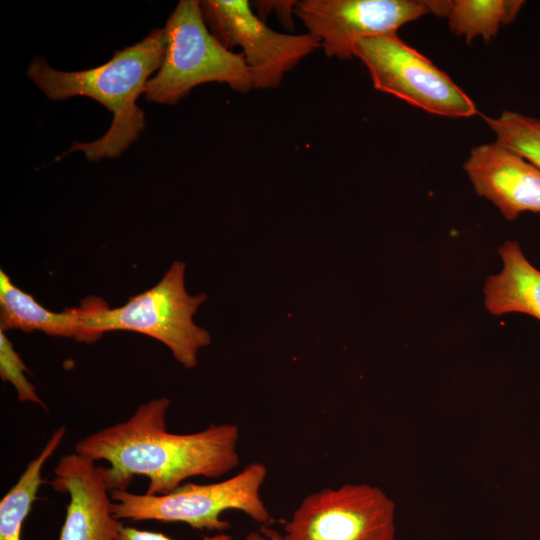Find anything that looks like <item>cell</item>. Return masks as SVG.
<instances>
[{
    "mask_svg": "<svg viewBox=\"0 0 540 540\" xmlns=\"http://www.w3.org/2000/svg\"><path fill=\"white\" fill-rule=\"evenodd\" d=\"M167 397L140 404L127 420L82 438L74 452L101 465L110 491L125 490L134 476L149 479L147 495H165L189 478H218L239 465L240 431L235 424H210L201 431L168 432Z\"/></svg>",
    "mask_w": 540,
    "mask_h": 540,
    "instance_id": "obj_1",
    "label": "cell"
},
{
    "mask_svg": "<svg viewBox=\"0 0 540 540\" xmlns=\"http://www.w3.org/2000/svg\"><path fill=\"white\" fill-rule=\"evenodd\" d=\"M164 28L153 29L143 40L114 52L98 67L66 72L52 68L36 56L27 77L53 101L87 96L104 105L113 115L109 130L92 142H74L61 156L82 151L90 161L120 156L145 128L144 111L136 101L144 94L150 75L158 71L165 55Z\"/></svg>",
    "mask_w": 540,
    "mask_h": 540,
    "instance_id": "obj_2",
    "label": "cell"
},
{
    "mask_svg": "<svg viewBox=\"0 0 540 540\" xmlns=\"http://www.w3.org/2000/svg\"><path fill=\"white\" fill-rule=\"evenodd\" d=\"M165 55L145 87V99L174 105L201 84H227L239 93L253 87L241 52L224 47L207 27L197 0H181L164 27Z\"/></svg>",
    "mask_w": 540,
    "mask_h": 540,
    "instance_id": "obj_3",
    "label": "cell"
},
{
    "mask_svg": "<svg viewBox=\"0 0 540 540\" xmlns=\"http://www.w3.org/2000/svg\"><path fill=\"white\" fill-rule=\"evenodd\" d=\"M185 266L174 261L157 284L131 296L123 306L109 308L104 300L93 297L86 328L99 339L115 330L150 336L165 344L185 368L196 367L198 352L210 344L211 337L192 317L207 296L187 293Z\"/></svg>",
    "mask_w": 540,
    "mask_h": 540,
    "instance_id": "obj_4",
    "label": "cell"
},
{
    "mask_svg": "<svg viewBox=\"0 0 540 540\" xmlns=\"http://www.w3.org/2000/svg\"><path fill=\"white\" fill-rule=\"evenodd\" d=\"M266 476V466L255 461L226 480L185 483L165 495L112 490L113 514L118 520L182 522L198 530L224 531L230 523L221 519V514L238 510L260 524H268L272 518L261 498Z\"/></svg>",
    "mask_w": 540,
    "mask_h": 540,
    "instance_id": "obj_5",
    "label": "cell"
},
{
    "mask_svg": "<svg viewBox=\"0 0 540 540\" xmlns=\"http://www.w3.org/2000/svg\"><path fill=\"white\" fill-rule=\"evenodd\" d=\"M354 57L364 63L376 90L440 116L471 117L478 113L470 97L397 32L357 41Z\"/></svg>",
    "mask_w": 540,
    "mask_h": 540,
    "instance_id": "obj_6",
    "label": "cell"
},
{
    "mask_svg": "<svg viewBox=\"0 0 540 540\" xmlns=\"http://www.w3.org/2000/svg\"><path fill=\"white\" fill-rule=\"evenodd\" d=\"M395 503L379 487L344 484L302 499L282 540H395Z\"/></svg>",
    "mask_w": 540,
    "mask_h": 540,
    "instance_id": "obj_7",
    "label": "cell"
},
{
    "mask_svg": "<svg viewBox=\"0 0 540 540\" xmlns=\"http://www.w3.org/2000/svg\"><path fill=\"white\" fill-rule=\"evenodd\" d=\"M200 6L207 27L218 41L229 50L241 48L254 89L278 87L287 72L321 48L320 40L310 33L274 31L247 0H204Z\"/></svg>",
    "mask_w": 540,
    "mask_h": 540,
    "instance_id": "obj_8",
    "label": "cell"
},
{
    "mask_svg": "<svg viewBox=\"0 0 540 540\" xmlns=\"http://www.w3.org/2000/svg\"><path fill=\"white\" fill-rule=\"evenodd\" d=\"M428 13L426 0H300L294 8L324 53L341 60L354 57L357 41L397 32Z\"/></svg>",
    "mask_w": 540,
    "mask_h": 540,
    "instance_id": "obj_9",
    "label": "cell"
},
{
    "mask_svg": "<svg viewBox=\"0 0 540 540\" xmlns=\"http://www.w3.org/2000/svg\"><path fill=\"white\" fill-rule=\"evenodd\" d=\"M52 488L69 496L58 540H117L121 523L113 514L101 466L76 452L62 456L53 470Z\"/></svg>",
    "mask_w": 540,
    "mask_h": 540,
    "instance_id": "obj_10",
    "label": "cell"
},
{
    "mask_svg": "<svg viewBox=\"0 0 540 540\" xmlns=\"http://www.w3.org/2000/svg\"><path fill=\"white\" fill-rule=\"evenodd\" d=\"M463 168L476 193L491 201L507 221L540 213V169L495 143L474 147Z\"/></svg>",
    "mask_w": 540,
    "mask_h": 540,
    "instance_id": "obj_11",
    "label": "cell"
},
{
    "mask_svg": "<svg viewBox=\"0 0 540 540\" xmlns=\"http://www.w3.org/2000/svg\"><path fill=\"white\" fill-rule=\"evenodd\" d=\"M90 309V298L77 308L53 312L41 306L32 295L18 288L0 270V331L21 330L25 333L41 331L50 336L70 337L78 342L99 340L85 326Z\"/></svg>",
    "mask_w": 540,
    "mask_h": 540,
    "instance_id": "obj_12",
    "label": "cell"
},
{
    "mask_svg": "<svg viewBox=\"0 0 540 540\" xmlns=\"http://www.w3.org/2000/svg\"><path fill=\"white\" fill-rule=\"evenodd\" d=\"M498 253L503 267L486 279V309L495 316L523 313L540 320V271L527 260L516 241H506Z\"/></svg>",
    "mask_w": 540,
    "mask_h": 540,
    "instance_id": "obj_13",
    "label": "cell"
},
{
    "mask_svg": "<svg viewBox=\"0 0 540 540\" xmlns=\"http://www.w3.org/2000/svg\"><path fill=\"white\" fill-rule=\"evenodd\" d=\"M430 13L447 18L456 36L470 44L478 36L484 42L496 37L503 25L515 20L524 5L522 0H426Z\"/></svg>",
    "mask_w": 540,
    "mask_h": 540,
    "instance_id": "obj_14",
    "label": "cell"
},
{
    "mask_svg": "<svg viewBox=\"0 0 540 540\" xmlns=\"http://www.w3.org/2000/svg\"><path fill=\"white\" fill-rule=\"evenodd\" d=\"M66 429H56L40 453L31 460L17 482L0 501V540H21V530L43 483L41 473L46 461L63 441Z\"/></svg>",
    "mask_w": 540,
    "mask_h": 540,
    "instance_id": "obj_15",
    "label": "cell"
},
{
    "mask_svg": "<svg viewBox=\"0 0 540 540\" xmlns=\"http://www.w3.org/2000/svg\"><path fill=\"white\" fill-rule=\"evenodd\" d=\"M498 144L519 154L540 169V118L514 111L498 117L483 116Z\"/></svg>",
    "mask_w": 540,
    "mask_h": 540,
    "instance_id": "obj_16",
    "label": "cell"
},
{
    "mask_svg": "<svg viewBox=\"0 0 540 540\" xmlns=\"http://www.w3.org/2000/svg\"><path fill=\"white\" fill-rule=\"evenodd\" d=\"M27 371L28 368L15 351L5 332L0 331V377L2 381L9 382L14 386L20 402H32L46 408L38 396L35 386L26 378L24 372Z\"/></svg>",
    "mask_w": 540,
    "mask_h": 540,
    "instance_id": "obj_17",
    "label": "cell"
},
{
    "mask_svg": "<svg viewBox=\"0 0 540 540\" xmlns=\"http://www.w3.org/2000/svg\"><path fill=\"white\" fill-rule=\"evenodd\" d=\"M297 1L295 0H283V1H253L251 2L252 9L256 15L264 21V18L272 13L278 16L281 23L287 27H294L293 15L294 8Z\"/></svg>",
    "mask_w": 540,
    "mask_h": 540,
    "instance_id": "obj_18",
    "label": "cell"
},
{
    "mask_svg": "<svg viewBox=\"0 0 540 540\" xmlns=\"http://www.w3.org/2000/svg\"><path fill=\"white\" fill-rule=\"evenodd\" d=\"M117 540H173L160 532L139 530L133 527L121 525ZM202 540H233L231 535L217 534L213 537H207Z\"/></svg>",
    "mask_w": 540,
    "mask_h": 540,
    "instance_id": "obj_19",
    "label": "cell"
},
{
    "mask_svg": "<svg viewBox=\"0 0 540 540\" xmlns=\"http://www.w3.org/2000/svg\"><path fill=\"white\" fill-rule=\"evenodd\" d=\"M245 540H282V538L278 532L269 528H262L259 531L248 533Z\"/></svg>",
    "mask_w": 540,
    "mask_h": 540,
    "instance_id": "obj_20",
    "label": "cell"
}]
</instances>
